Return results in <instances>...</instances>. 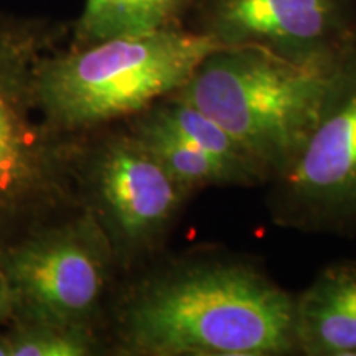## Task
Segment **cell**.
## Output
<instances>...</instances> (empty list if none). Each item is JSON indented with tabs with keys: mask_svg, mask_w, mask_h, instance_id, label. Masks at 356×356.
I'll return each mask as SVG.
<instances>
[{
	"mask_svg": "<svg viewBox=\"0 0 356 356\" xmlns=\"http://www.w3.org/2000/svg\"><path fill=\"white\" fill-rule=\"evenodd\" d=\"M102 333L118 356L287 355L296 299L241 262L181 259L122 275Z\"/></svg>",
	"mask_w": 356,
	"mask_h": 356,
	"instance_id": "6da1fadb",
	"label": "cell"
},
{
	"mask_svg": "<svg viewBox=\"0 0 356 356\" xmlns=\"http://www.w3.org/2000/svg\"><path fill=\"white\" fill-rule=\"evenodd\" d=\"M68 35L63 22L0 12V249L81 208L79 137L48 126L37 95L40 66Z\"/></svg>",
	"mask_w": 356,
	"mask_h": 356,
	"instance_id": "7a4b0ae2",
	"label": "cell"
},
{
	"mask_svg": "<svg viewBox=\"0 0 356 356\" xmlns=\"http://www.w3.org/2000/svg\"><path fill=\"white\" fill-rule=\"evenodd\" d=\"M221 47L211 35L173 24L58 48L40 66V111L61 136H86L172 96Z\"/></svg>",
	"mask_w": 356,
	"mask_h": 356,
	"instance_id": "3957f363",
	"label": "cell"
},
{
	"mask_svg": "<svg viewBox=\"0 0 356 356\" xmlns=\"http://www.w3.org/2000/svg\"><path fill=\"white\" fill-rule=\"evenodd\" d=\"M341 58L296 61L259 47H221L172 96L225 129L262 180L277 178L309 137Z\"/></svg>",
	"mask_w": 356,
	"mask_h": 356,
	"instance_id": "277c9868",
	"label": "cell"
},
{
	"mask_svg": "<svg viewBox=\"0 0 356 356\" xmlns=\"http://www.w3.org/2000/svg\"><path fill=\"white\" fill-rule=\"evenodd\" d=\"M0 269L10 286L13 322L60 323L101 333L121 279L108 236L83 207L0 249Z\"/></svg>",
	"mask_w": 356,
	"mask_h": 356,
	"instance_id": "5b68a950",
	"label": "cell"
},
{
	"mask_svg": "<svg viewBox=\"0 0 356 356\" xmlns=\"http://www.w3.org/2000/svg\"><path fill=\"white\" fill-rule=\"evenodd\" d=\"M74 177L81 207L108 236L121 277L157 251L190 195L126 122L79 136Z\"/></svg>",
	"mask_w": 356,
	"mask_h": 356,
	"instance_id": "8992f818",
	"label": "cell"
},
{
	"mask_svg": "<svg viewBox=\"0 0 356 356\" xmlns=\"http://www.w3.org/2000/svg\"><path fill=\"white\" fill-rule=\"evenodd\" d=\"M277 180L279 216L292 225H356V51L337 65L317 121Z\"/></svg>",
	"mask_w": 356,
	"mask_h": 356,
	"instance_id": "52a82bcc",
	"label": "cell"
},
{
	"mask_svg": "<svg viewBox=\"0 0 356 356\" xmlns=\"http://www.w3.org/2000/svg\"><path fill=\"white\" fill-rule=\"evenodd\" d=\"M203 32L222 47L296 61H335L355 50L345 0H210Z\"/></svg>",
	"mask_w": 356,
	"mask_h": 356,
	"instance_id": "ba28073f",
	"label": "cell"
},
{
	"mask_svg": "<svg viewBox=\"0 0 356 356\" xmlns=\"http://www.w3.org/2000/svg\"><path fill=\"white\" fill-rule=\"evenodd\" d=\"M297 350L310 356H356V262H338L296 299Z\"/></svg>",
	"mask_w": 356,
	"mask_h": 356,
	"instance_id": "9c48e42d",
	"label": "cell"
},
{
	"mask_svg": "<svg viewBox=\"0 0 356 356\" xmlns=\"http://www.w3.org/2000/svg\"><path fill=\"white\" fill-rule=\"evenodd\" d=\"M122 122L186 193L204 186L239 185L221 162L173 132L149 108Z\"/></svg>",
	"mask_w": 356,
	"mask_h": 356,
	"instance_id": "30bf717a",
	"label": "cell"
},
{
	"mask_svg": "<svg viewBox=\"0 0 356 356\" xmlns=\"http://www.w3.org/2000/svg\"><path fill=\"white\" fill-rule=\"evenodd\" d=\"M190 0H86L71 29V47L173 25Z\"/></svg>",
	"mask_w": 356,
	"mask_h": 356,
	"instance_id": "8fae6325",
	"label": "cell"
},
{
	"mask_svg": "<svg viewBox=\"0 0 356 356\" xmlns=\"http://www.w3.org/2000/svg\"><path fill=\"white\" fill-rule=\"evenodd\" d=\"M149 111L178 136L221 162L236 177L239 185H252L262 180L261 173L239 149L233 137L202 111L177 99L175 96L155 102Z\"/></svg>",
	"mask_w": 356,
	"mask_h": 356,
	"instance_id": "7c38bea8",
	"label": "cell"
},
{
	"mask_svg": "<svg viewBox=\"0 0 356 356\" xmlns=\"http://www.w3.org/2000/svg\"><path fill=\"white\" fill-rule=\"evenodd\" d=\"M12 356H96L108 355L104 335L92 328L47 322L7 325Z\"/></svg>",
	"mask_w": 356,
	"mask_h": 356,
	"instance_id": "4fadbf2b",
	"label": "cell"
},
{
	"mask_svg": "<svg viewBox=\"0 0 356 356\" xmlns=\"http://www.w3.org/2000/svg\"><path fill=\"white\" fill-rule=\"evenodd\" d=\"M13 322V300L10 286L6 274L0 269V325H10Z\"/></svg>",
	"mask_w": 356,
	"mask_h": 356,
	"instance_id": "5bb4252c",
	"label": "cell"
},
{
	"mask_svg": "<svg viewBox=\"0 0 356 356\" xmlns=\"http://www.w3.org/2000/svg\"><path fill=\"white\" fill-rule=\"evenodd\" d=\"M0 356H12V343L8 330L0 328Z\"/></svg>",
	"mask_w": 356,
	"mask_h": 356,
	"instance_id": "9a60e30c",
	"label": "cell"
}]
</instances>
